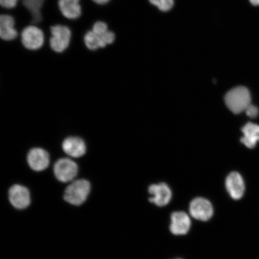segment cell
Wrapping results in <instances>:
<instances>
[{"label":"cell","mask_w":259,"mask_h":259,"mask_svg":"<svg viewBox=\"0 0 259 259\" xmlns=\"http://www.w3.org/2000/svg\"><path fill=\"white\" fill-rule=\"evenodd\" d=\"M189 210L194 219L206 222L211 219L213 209L211 203L203 197H197L190 204Z\"/></svg>","instance_id":"obj_6"},{"label":"cell","mask_w":259,"mask_h":259,"mask_svg":"<svg viewBox=\"0 0 259 259\" xmlns=\"http://www.w3.org/2000/svg\"><path fill=\"white\" fill-rule=\"evenodd\" d=\"M27 160L31 169L36 171H43L50 164V154L43 148H32L27 154Z\"/></svg>","instance_id":"obj_9"},{"label":"cell","mask_w":259,"mask_h":259,"mask_svg":"<svg viewBox=\"0 0 259 259\" xmlns=\"http://www.w3.org/2000/svg\"><path fill=\"white\" fill-rule=\"evenodd\" d=\"M176 259H183V258H176Z\"/></svg>","instance_id":"obj_23"},{"label":"cell","mask_w":259,"mask_h":259,"mask_svg":"<svg viewBox=\"0 0 259 259\" xmlns=\"http://www.w3.org/2000/svg\"><path fill=\"white\" fill-rule=\"evenodd\" d=\"M241 142L248 148H254L259 142V125L248 122L242 129Z\"/></svg>","instance_id":"obj_16"},{"label":"cell","mask_w":259,"mask_h":259,"mask_svg":"<svg viewBox=\"0 0 259 259\" xmlns=\"http://www.w3.org/2000/svg\"><path fill=\"white\" fill-rule=\"evenodd\" d=\"M47 0H20L19 4L30 15V24L40 27L44 21L42 14Z\"/></svg>","instance_id":"obj_11"},{"label":"cell","mask_w":259,"mask_h":259,"mask_svg":"<svg viewBox=\"0 0 259 259\" xmlns=\"http://www.w3.org/2000/svg\"><path fill=\"white\" fill-rule=\"evenodd\" d=\"M170 231L175 235H184L190 231L191 220L189 216L183 211L174 212L171 215Z\"/></svg>","instance_id":"obj_14"},{"label":"cell","mask_w":259,"mask_h":259,"mask_svg":"<svg viewBox=\"0 0 259 259\" xmlns=\"http://www.w3.org/2000/svg\"><path fill=\"white\" fill-rule=\"evenodd\" d=\"M83 42L84 46L90 51H96L100 49H105L107 47L102 37L92 30L87 31L83 35Z\"/></svg>","instance_id":"obj_17"},{"label":"cell","mask_w":259,"mask_h":259,"mask_svg":"<svg viewBox=\"0 0 259 259\" xmlns=\"http://www.w3.org/2000/svg\"><path fill=\"white\" fill-rule=\"evenodd\" d=\"M9 198L12 206L18 209L27 208L31 203L30 191L19 184H15L9 189Z\"/></svg>","instance_id":"obj_8"},{"label":"cell","mask_w":259,"mask_h":259,"mask_svg":"<svg viewBox=\"0 0 259 259\" xmlns=\"http://www.w3.org/2000/svg\"><path fill=\"white\" fill-rule=\"evenodd\" d=\"M225 103L230 111L236 114L244 112L251 104L250 92L244 87H236L226 94Z\"/></svg>","instance_id":"obj_3"},{"label":"cell","mask_w":259,"mask_h":259,"mask_svg":"<svg viewBox=\"0 0 259 259\" xmlns=\"http://www.w3.org/2000/svg\"><path fill=\"white\" fill-rule=\"evenodd\" d=\"M19 2L20 0H0V7L5 10L6 14H8V11L17 7Z\"/></svg>","instance_id":"obj_19"},{"label":"cell","mask_w":259,"mask_h":259,"mask_svg":"<svg viewBox=\"0 0 259 259\" xmlns=\"http://www.w3.org/2000/svg\"><path fill=\"white\" fill-rule=\"evenodd\" d=\"M55 176L62 183H68L74 179L78 172L77 164L70 159L64 158L58 160L54 166Z\"/></svg>","instance_id":"obj_5"},{"label":"cell","mask_w":259,"mask_h":259,"mask_svg":"<svg viewBox=\"0 0 259 259\" xmlns=\"http://www.w3.org/2000/svg\"><path fill=\"white\" fill-rule=\"evenodd\" d=\"M226 188L230 196L233 199L242 198L245 192V183L240 174L233 171L229 175L226 180Z\"/></svg>","instance_id":"obj_13"},{"label":"cell","mask_w":259,"mask_h":259,"mask_svg":"<svg viewBox=\"0 0 259 259\" xmlns=\"http://www.w3.org/2000/svg\"><path fill=\"white\" fill-rule=\"evenodd\" d=\"M58 9L63 17L69 21H76L82 15L81 0H58Z\"/></svg>","instance_id":"obj_12"},{"label":"cell","mask_w":259,"mask_h":259,"mask_svg":"<svg viewBox=\"0 0 259 259\" xmlns=\"http://www.w3.org/2000/svg\"><path fill=\"white\" fill-rule=\"evenodd\" d=\"M252 5L259 6V0H249Z\"/></svg>","instance_id":"obj_22"},{"label":"cell","mask_w":259,"mask_h":259,"mask_svg":"<svg viewBox=\"0 0 259 259\" xmlns=\"http://www.w3.org/2000/svg\"><path fill=\"white\" fill-rule=\"evenodd\" d=\"M246 114L250 118H255L258 115L259 111L257 106L250 104L245 111Z\"/></svg>","instance_id":"obj_20"},{"label":"cell","mask_w":259,"mask_h":259,"mask_svg":"<svg viewBox=\"0 0 259 259\" xmlns=\"http://www.w3.org/2000/svg\"><path fill=\"white\" fill-rule=\"evenodd\" d=\"M16 25L14 16L9 14H0V40L6 42L17 40L20 32Z\"/></svg>","instance_id":"obj_7"},{"label":"cell","mask_w":259,"mask_h":259,"mask_svg":"<svg viewBox=\"0 0 259 259\" xmlns=\"http://www.w3.org/2000/svg\"><path fill=\"white\" fill-rule=\"evenodd\" d=\"M92 1L96 5H105L111 2V0H92Z\"/></svg>","instance_id":"obj_21"},{"label":"cell","mask_w":259,"mask_h":259,"mask_svg":"<svg viewBox=\"0 0 259 259\" xmlns=\"http://www.w3.org/2000/svg\"><path fill=\"white\" fill-rule=\"evenodd\" d=\"M20 42L22 47L29 51H37L44 47L46 35L37 25H28L20 32Z\"/></svg>","instance_id":"obj_2"},{"label":"cell","mask_w":259,"mask_h":259,"mask_svg":"<svg viewBox=\"0 0 259 259\" xmlns=\"http://www.w3.org/2000/svg\"><path fill=\"white\" fill-rule=\"evenodd\" d=\"M149 2L163 12L170 11L175 4L174 0H149Z\"/></svg>","instance_id":"obj_18"},{"label":"cell","mask_w":259,"mask_h":259,"mask_svg":"<svg viewBox=\"0 0 259 259\" xmlns=\"http://www.w3.org/2000/svg\"><path fill=\"white\" fill-rule=\"evenodd\" d=\"M48 38L51 50L54 53L61 54L67 51L72 44L73 32L69 25L55 24L50 27V37Z\"/></svg>","instance_id":"obj_1"},{"label":"cell","mask_w":259,"mask_h":259,"mask_svg":"<svg viewBox=\"0 0 259 259\" xmlns=\"http://www.w3.org/2000/svg\"><path fill=\"white\" fill-rule=\"evenodd\" d=\"M91 191V184L86 180L73 181L66 188L64 194L65 200L71 205L79 206L85 202Z\"/></svg>","instance_id":"obj_4"},{"label":"cell","mask_w":259,"mask_h":259,"mask_svg":"<svg viewBox=\"0 0 259 259\" xmlns=\"http://www.w3.org/2000/svg\"><path fill=\"white\" fill-rule=\"evenodd\" d=\"M64 153L73 158H79L85 155L87 146L82 138L77 137H69L64 139L62 144Z\"/></svg>","instance_id":"obj_15"},{"label":"cell","mask_w":259,"mask_h":259,"mask_svg":"<svg viewBox=\"0 0 259 259\" xmlns=\"http://www.w3.org/2000/svg\"><path fill=\"white\" fill-rule=\"evenodd\" d=\"M148 192L151 195L150 201L158 206L167 205L172 197L170 187L164 183L153 184L149 187Z\"/></svg>","instance_id":"obj_10"}]
</instances>
